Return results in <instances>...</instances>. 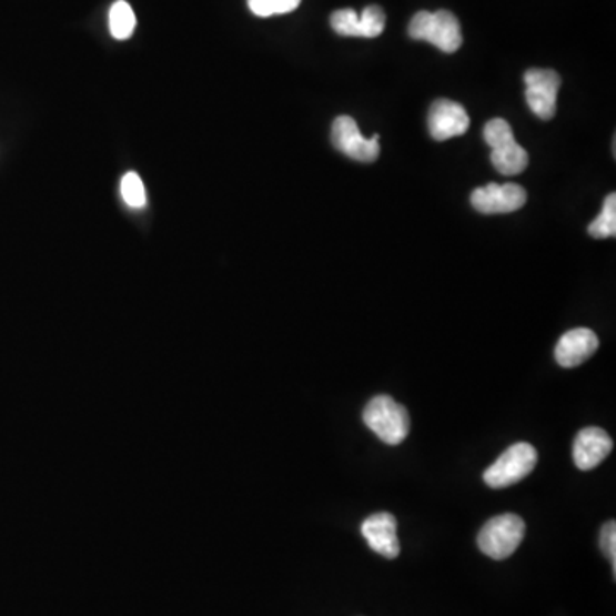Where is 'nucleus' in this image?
Instances as JSON below:
<instances>
[{"label": "nucleus", "mask_w": 616, "mask_h": 616, "mask_svg": "<svg viewBox=\"0 0 616 616\" xmlns=\"http://www.w3.org/2000/svg\"><path fill=\"white\" fill-rule=\"evenodd\" d=\"M526 534V524L516 514L493 517L478 534V546L486 557L505 561L519 548Z\"/></svg>", "instance_id": "4"}, {"label": "nucleus", "mask_w": 616, "mask_h": 616, "mask_svg": "<svg viewBox=\"0 0 616 616\" xmlns=\"http://www.w3.org/2000/svg\"><path fill=\"white\" fill-rule=\"evenodd\" d=\"M333 144L337 151L352 158V160L362 161V163H372L377 160L381 154L378 147V135L365 139L360 132L359 125L352 117H337L333 123Z\"/></svg>", "instance_id": "7"}, {"label": "nucleus", "mask_w": 616, "mask_h": 616, "mask_svg": "<svg viewBox=\"0 0 616 616\" xmlns=\"http://www.w3.org/2000/svg\"><path fill=\"white\" fill-rule=\"evenodd\" d=\"M613 442L605 430L598 426L580 430L574 442V463L583 471L599 466L612 452Z\"/></svg>", "instance_id": "12"}, {"label": "nucleus", "mask_w": 616, "mask_h": 616, "mask_svg": "<svg viewBox=\"0 0 616 616\" xmlns=\"http://www.w3.org/2000/svg\"><path fill=\"white\" fill-rule=\"evenodd\" d=\"M428 129L435 141H447L469 129V115L456 101L437 100L430 109Z\"/></svg>", "instance_id": "9"}, {"label": "nucleus", "mask_w": 616, "mask_h": 616, "mask_svg": "<svg viewBox=\"0 0 616 616\" xmlns=\"http://www.w3.org/2000/svg\"><path fill=\"white\" fill-rule=\"evenodd\" d=\"M120 194H122L123 202L132 210H141L147 205V191H144V183L138 173L129 172L123 175L122 182H120Z\"/></svg>", "instance_id": "15"}, {"label": "nucleus", "mask_w": 616, "mask_h": 616, "mask_svg": "<svg viewBox=\"0 0 616 616\" xmlns=\"http://www.w3.org/2000/svg\"><path fill=\"white\" fill-rule=\"evenodd\" d=\"M598 347V336L590 329H572L558 341L557 347H555V359L564 368H574V366L587 362Z\"/></svg>", "instance_id": "11"}, {"label": "nucleus", "mask_w": 616, "mask_h": 616, "mask_svg": "<svg viewBox=\"0 0 616 616\" xmlns=\"http://www.w3.org/2000/svg\"><path fill=\"white\" fill-rule=\"evenodd\" d=\"M589 235L594 239H613L616 235V194L605 199L602 214L589 224Z\"/></svg>", "instance_id": "14"}, {"label": "nucleus", "mask_w": 616, "mask_h": 616, "mask_svg": "<svg viewBox=\"0 0 616 616\" xmlns=\"http://www.w3.org/2000/svg\"><path fill=\"white\" fill-rule=\"evenodd\" d=\"M363 538L368 543L370 548L377 552L385 558H396L400 555L401 546L397 539V521L393 514L381 512L374 514L362 524Z\"/></svg>", "instance_id": "10"}, {"label": "nucleus", "mask_w": 616, "mask_h": 616, "mask_svg": "<svg viewBox=\"0 0 616 616\" xmlns=\"http://www.w3.org/2000/svg\"><path fill=\"white\" fill-rule=\"evenodd\" d=\"M331 27L341 37L363 38L362 21L355 9H340L331 16Z\"/></svg>", "instance_id": "16"}, {"label": "nucleus", "mask_w": 616, "mask_h": 616, "mask_svg": "<svg viewBox=\"0 0 616 616\" xmlns=\"http://www.w3.org/2000/svg\"><path fill=\"white\" fill-rule=\"evenodd\" d=\"M527 194L517 183H488L471 194V204L478 213H514L526 204Z\"/></svg>", "instance_id": "8"}, {"label": "nucleus", "mask_w": 616, "mask_h": 616, "mask_svg": "<svg viewBox=\"0 0 616 616\" xmlns=\"http://www.w3.org/2000/svg\"><path fill=\"white\" fill-rule=\"evenodd\" d=\"M363 422L388 445L401 444L410 432V415L406 407L388 396H375L370 401L363 411Z\"/></svg>", "instance_id": "3"}, {"label": "nucleus", "mask_w": 616, "mask_h": 616, "mask_svg": "<svg viewBox=\"0 0 616 616\" xmlns=\"http://www.w3.org/2000/svg\"><path fill=\"white\" fill-rule=\"evenodd\" d=\"M526 101L531 112L542 120H552L557 113V97L562 78L552 69H529L524 74Z\"/></svg>", "instance_id": "6"}, {"label": "nucleus", "mask_w": 616, "mask_h": 616, "mask_svg": "<svg viewBox=\"0 0 616 616\" xmlns=\"http://www.w3.org/2000/svg\"><path fill=\"white\" fill-rule=\"evenodd\" d=\"M483 134H485L486 144L492 148L489 158L497 172L512 176L519 175L527 169V163H529L527 151L514 138L507 120H489Z\"/></svg>", "instance_id": "2"}, {"label": "nucleus", "mask_w": 616, "mask_h": 616, "mask_svg": "<svg viewBox=\"0 0 616 616\" xmlns=\"http://www.w3.org/2000/svg\"><path fill=\"white\" fill-rule=\"evenodd\" d=\"M363 38H377L381 37L382 31L385 30V12L378 6H368L363 9L362 16Z\"/></svg>", "instance_id": "18"}, {"label": "nucleus", "mask_w": 616, "mask_h": 616, "mask_svg": "<svg viewBox=\"0 0 616 616\" xmlns=\"http://www.w3.org/2000/svg\"><path fill=\"white\" fill-rule=\"evenodd\" d=\"M110 33L117 40H128L135 30V14L125 0H117L110 9Z\"/></svg>", "instance_id": "13"}, {"label": "nucleus", "mask_w": 616, "mask_h": 616, "mask_svg": "<svg viewBox=\"0 0 616 616\" xmlns=\"http://www.w3.org/2000/svg\"><path fill=\"white\" fill-rule=\"evenodd\" d=\"M246 2L259 18H271V16L295 11L302 0H246Z\"/></svg>", "instance_id": "17"}, {"label": "nucleus", "mask_w": 616, "mask_h": 616, "mask_svg": "<svg viewBox=\"0 0 616 616\" xmlns=\"http://www.w3.org/2000/svg\"><path fill=\"white\" fill-rule=\"evenodd\" d=\"M602 548L606 557L612 561L613 570L616 565V526L615 523H606L602 529Z\"/></svg>", "instance_id": "19"}, {"label": "nucleus", "mask_w": 616, "mask_h": 616, "mask_svg": "<svg viewBox=\"0 0 616 616\" xmlns=\"http://www.w3.org/2000/svg\"><path fill=\"white\" fill-rule=\"evenodd\" d=\"M407 33L413 40L428 41L445 53H454L463 46L460 19L451 11H420L411 19Z\"/></svg>", "instance_id": "1"}, {"label": "nucleus", "mask_w": 616, "mask_h": 616, "mask_svg": "<svg viewBox=\"0 0 616 616\" xmlns=\"http://www.w3.org/2000/svg\"><path fill=\"white\" fill-rule=\"evenodd\" d=\"M538 463V452L531 444L519 442L511 445L488 469L483 479L489 488H507L526 478Z\"/></svg>", "instance_id": "5"}]
</instances>
